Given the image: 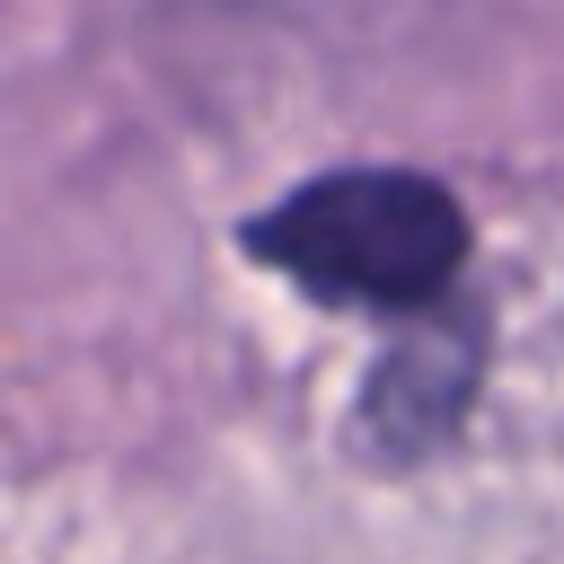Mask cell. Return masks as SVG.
I'll use <instances>...</instances> for the list:
<instances>
[{
    "label": "cell",
    "instance_id": "obj_1",
    "mask_svg": "<svg viewBox=\"0 0 564 564\" xmlns=\"http://www.w3.org/2000/svg\"><path fill=\"white\" fill-rule=\"evenodd\" d=\"M467 212L423 167H335L247 220V256L291 291L370 317H432L467 273Z\"/></svg>",
    "mask_w": 564,
    "mask_h": 564
},
{
    "label": "cell",
    "instance_id": "obj_2",
    "mask_svg": "<svg viewBox=\"0 0 564 564\" xmlns=\"http://www.w3.org/2000/svg\"><path fill=\"white\" fill-rule=\"evenodd\" d=\"M467 388H476V335H467V326L405 335V344L379 361L370 397H361V441H370L379 458H423V449L458 423Z\"/></svg>",
    "mask_w": 564,
    "mask_h": 564
}]
</instances>
